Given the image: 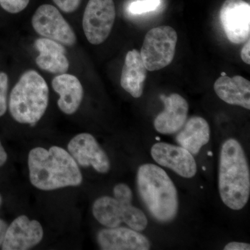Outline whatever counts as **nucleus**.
Here are the masks:
<instances>
[{
	"label": "nucleus",
	"mask_w": 250,
	"mask_h": 250,
	"mask_svg": "<svg viewBox=\"0 0 250 250\" xmlns=\"http://www.w3.org/2000/svg\"><path fill=\"white\" fill-rule=\"evenodd\" d=\"M28 168L31 184L44 191L79 187L83 182L76 161L59 146L33 148L28 154Z\"/></svg>",
	"instance_id": "1"
},
{
	"label": "nucleus",
	"mask_w": 250,
	"mask_h": 250,
	"mask_svg": "<svg viewBox=\"0 0 250 250\" xmlns=\"http://www.w3.org/2000/svg\"><path fill=\"white\" fill-rule=\"evenodd\" d=\"M218 188L222 201L231 209H242L249 200V165L243 147L236 139L227 140L222 146Z\"/></svg>",
	"instance_id": "2"
},
{
	"label": "nucleus",
	"mask_w": 250,
	"mask_h": 250,
	"mask_svg": "<svg viewBox=\"0 0 250 250\" xmlns=\"http://www.w3.org/2000/svg\"><path fill=\"white\" fill-rule=\"evenodd\" d=\"M137 188L143 204L156 220L167 223L176 218L179 210L178 194L165 170L152 164L140 166Z\"/></svg>",
	"instance_id": "3"
},
{
	"label": "nucleus",
	"mask_w": 250,
	"mask_h": 250,
	"mask_svg": "<svg viewBox=\"0 0 250 250\" xmlns=\"http://www.w3.org/2000/svg\"><path fill=\"white\" fill-rule=\"evenodd\" d=\"M49 103V88L35 70L22 74L10 95L9 111L21 124L35 125L45 114Z\"/></svg>",
	"instance_id": "4"
},
{
	"label": "nucleus",
	"mask_w": 250,
	"mask_h": 250,
	"mask_svg": "<svg viewBox=\"0 0 250 250\" xmlns=\"http://www.w3.org/2000/svg\"><path fill=\"white\" fill-rule=\"evenodd\" d=\"M133 194L129 186L120 183L113 188V197H99L93 205V214L98 223L108 228L124 223L132 229L143 231L148 221L146 214L131 204Z\"/></svg>",
	"instance_id": "5"
},
{
	"label": "nucleus",
	"mask_w": 250,
	"mask_h": 250,
	"mask_svg": "<svg viewBox=\"0 0 250 250\" xmlns=\"http://www.w3.org/2000/svg\"><path fill=\"white\" fill-rule=\"evenodd\" d=\"M177 42V32L170 26H161L148 31L140 52L147 70L156 71L170 65Z\"/></svg>",
	"instance_id": "6"
},
{
	"label": "nucleus",
	"mask_w": 250,
	"mask_h": 250,
	"mask_svg": "<svg viewBox=\"0 0 250 250\" xmlns=\"http://www.w3.org/2000/svg\"><path fill=\"white\" fill-rule=\"evenodd\" d=\"M116 19L113 0H89L83 17V29L90 43L100 45L108 39Z\"/></svg>",
	"instance_id": "7"
},
{
	"label": "nucleus",
	"mask_w": 250,
	"mask_h": 250,
	"mask_svg": "<svg viewBox=\"0 0 250 250\" xmlns=\"http://www.w3.org/2000/svg\"><path fill=\"white\" fill-rule=\"evenodd\" d=\"M31 23L36 32L42 37L69 47L76 43V35L72 27L52 5L39 6L33 16Z\"/></svg>",
	"instance_id": "8"
},
{
	"label": "nucleus",
	"mask_w": 250,
	"mask_h": 250,
	"mask_svg": "<svg viewBox=\"0 0 250 250\" xmlns=\"http://www.w3.org/2000/svg\"><path fill=\"white\" fill-rule=\"evenodd\" d=\"M219 16L230 42L241 44L250 39L249 3L243 0H226L222 5Z\"/></svg>",
	"instance_id": "9"
},
{
	"label": "nucleus",
	"mask_w": 250,
	"mask_h": 250,
	"mask_svg": "<svg viewBox=\"0 0 250 250\" xmlns=\"http://www.w3.org/2000/svg\"><path fill=\"white\" fill-rule=\"evenodd\" d=\"M67 151L79 166H91L99 173L106 174L111 168L108 156L93 135L81 133L67 144Z\"/></svg>",
	"instance_id": "10"
},
{
	"label": "nucleus",
	"mask_w": 250,
	"mask_h": 250,
	"mask_svg": "<svg viewBox=\"0 0 250 250\" xmlns=\"http://www.w3.org/2000/svg\"><path fill=\"white\" fill-rule=\"evenodd\" d=\"M43 236V228L38 220L20 215L8 225L1 249L30 250L39 245Z\"/></svg>",
	"instance_id": "11"
},
{
	"label": "nucleus",
	"mask_w": 250,
	"mask_h": 250,
	"mask_svg": "<svg viewBox=\"0 0 250 250\" xmlns=\"http://www.w3.org/2000/svg\"><path fill=\"white\" fill-rule=\"evenodd\" d=\"M151 155L159 165L170 169L184 178H192L197 173L193 155L181 146L157 143L152 146Z\"/></svg>",
	"instance_id": "12"
},
{
	"label": "nucleus",
	"mask_w": 250,
	"mask_h": 250,
	"mask_svg": "<svg viewBox=\"0 0 250 250\" xmlns=\"http://www.w3.org/2000/svg\"><path fill=\"white\" fill-rule=\"evenodd\" d=\"M98 243L104 250H148L151 244L144 235L131 228H105L98 233Z\"/></svg>",
	"instance_id": "13"
},
{
	"label": "nucleus",
	"mask_w": 250,
	"mask_h": 250,
	"mask_svg": "<svg viewBox=\"0 0 250 250\" xmlns=\"http://www.w3.org/2000/svg\"><path fill=\"white\" fill-rule=\"evenodd\" d=\"M165 105L164 111L156 117L154 128L161 134L177 132L187 122L188 104L187 100L177 93L161 97Z\"/></svg>",
	"instance_id": "14"
},
{
	"label": "nucleus",
	"mask_w": 250,
	"mask_h": 250,
	"mask_svg": "<svg viewBox=\"0 0 250 250\" xmlns=\"http://www.w3.org/2000/svg\"><path fill=\"white\" fill-rule=\"evenodd\" d=\"M34 46L39 52L36 59L38 66L51 73H66L70 63L65 56L66 49L62 44L43 37L36 39Z\"/></svg>",
	"instance_id": "15"
},
{
	"label": "nucleus",
	"mask_w": 250,
	"mask_h": 250,
	"mask_svg": "<svg viewBox=\"0 0 250 250\" xmlns=\"http://www.w3.org/2000/svg\"><path fill=\"white\" fill-rule=\"evenodd\" d=\"M52 88L58 93L57 104L62 113L74 114L80 108L83 97V89L77 77L70 74H62L54 77Z\"/></svg>",
	"instance_id": "16"
},
{
	"label": "nucleus",
	"mask_w": 250,
	"mask_h": 250,
	"mask_svg": "<svg viewBox=\"0 0 250 250\" xmlns=\"http://www.w3.org/2000/svg\"><path fill=\"white\" fill-rule=\"evenodd\" d=\"M147 71L140 52L137 49L129 51L122 70L121 86L134 98H139L143 95Z\"/></svg>",
	"instance_id": "17"
},
{
	"label": "nucleus",
	"mask_w": 250,
	"mask_h": 250,
	"mask_svg": "<svg viewBox=\"0 0 250 250\" xmlns=\"http://www.w3.org/2000/svg\"><path fill=\"white\" fill-rule=\"evenodd\" d=\"M215 93L229 104L250 109V82L244 77L222 76L213 85Z\"/></svg>",
	"instance_id": "18"
},
{
	"label": "nucleus",
	"mask_w": 250,
	"mask_h": 250,
	"mask_svg": "<svg viewBox=\"0 0 250 250\" xmlns=\"http://www.w3.org/2000/svg\"><path fill=\"white\" fill-rule=\"evenodd\" d=\"M180 130L176 141L192 155H197L201 148L209 141V125L202 117H192Z\"/></svg>",
	"instance_id": "19"
},
{
	"label": "nucleus",
	"mask_w": 250,
	"mask_h": 250,
	"mask_svg": "<svg viewBox=\"0 0 250 250\" xmlns=\"http://www.w3.org/2000/svg\"><path fill=\"white\" fill-rule=\"evenodd\" d=\"M160 2V0H138L129 4V11L132 14H146L157 9Z\"/></svg>",
	"instance_id": "20"
},
{
	"label": "nucleus",
	"mask_w": 250,
	"mask_h": 250,
	"mask_svg": "<svg viewBox=\"0 0 250 250\" xmlns=\"http://www.w3.org/2000/svg\"><path fill=\"white\" fill-rule=\"evenodd\" d=\"M9 79L5 72H0V117L7 110V93Z\"/></svg>",
	"instance_id": "21"
},
{
	"label": "nucleus",
	"mask_w": 250,
	"mask_h": 250,
	"mask_svg": "<svg viewBox=\"0 0 250 250\" xmlns=\"http://www.w3.org/2000/svg\"><path fill=\"white\" fill-rule=\"evenodd\" d=\"M29 0H0V6L10 14H18L29 4Z\"/></svg>",
	"instance_id": "22"
},
{
	"label": "nucleus",
	"mask_w": 250,
	"mask_h": 250,
	"mask_svg": "<svg viewBox=\"0 0 250 250\" xmlns=\"http://www.w3.org/2000/svg\"><path fill=\"white\" fill-rule=\"evenodd\" d=\"M82 0H53L55 4L65 13L74 12L78 9Z\"/></svg>",
	"instance_id": "23"
},
{
	"label": "nucleus",
	"mask_w": 250,
	"mask_h": 250,
	"mask_svg": "<svg viewBox=\"0 0 250 250\" xmlns=\"http://www.w3.org/2000/svg\"><path fill=\"white\" fill-rule=\"evenodd\" d=\"M225 250H250V244L243 242H231L225 246Z\"/></svg>",
	"instance_id": "24"
},
{
	"label": "nucleus",
	"mask_w": 250,
	"mask_h": 250,
	"mask_svg": "<svg viewBox=\"0 0 250 250\" xmlns=\"http://www.w3.org/2000/svg\"><path fill=\"white\" fill-rule=\"evenodd\" d=\"M241 59L243 62H246V64L250 65V41L248 39L246 41V45L243 46L241 50Z\"/></svg>",
	"instance_id": "25"
},
{
	"label": "nucleus",
	"mask_w": 250,
	"mask_h": 250,
	"mask_svg": "<svg viewBox=\"0 0 250 250\" xmlns=\"http://www.w3.org/2000/svg\"><path fill=\"white\" fill-rule=\"evenodd\" d=\"M7 228V223L4 220L0 218V247H1L3 241H4L5 234H6Z\"/></svg>",
	"instance_id": "26"
},
{
	"label": "nucleus",
	"mask_w": 250,
	"mask_h": 250,
	"mask_svg": "<svg viewBox=\"0 0 250 250\" xmlns=\"http://www.w3.org/2000/svg\"><path fill=\"white\" fill-rule=\"evenodd\" d=\"M8 155L7 153L5 151L2 144H1V141H0V167L4 166L7 161Z\"/></svg>",
	"instance_id": "27"
},
{
	"label": "nucleus",
	"mask_w": 250,
	"mask_h": 250,
	"mask_svg": "<svg viewBox=\"0 0 250 250\" xmlns=\"http://www.w3.org/2000/svg\"><path fill=\"white\" fill-rule=\"evenodd\" d=\"M1 204H2V197H1V194H0V207H1Z\"/></svg>",
	"instance_id": "28"
}]
</instances>
